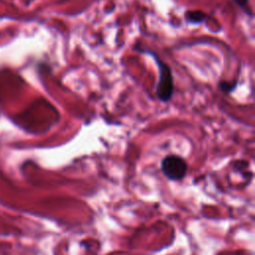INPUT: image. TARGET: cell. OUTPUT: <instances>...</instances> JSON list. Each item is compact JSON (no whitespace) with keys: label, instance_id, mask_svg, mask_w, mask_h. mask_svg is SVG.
<instances>
[{"label":"cell","instance_id":"3","mask_svg":"<svg viewBox=\"0 0 255 255\" xmlns=\"http://www.w3.org/2000/svg\"><path fill=\"white\" fill-rule=\"evenodd\" d=\"M207 18V15L202 11H187L184 14V19L187 23L190 24H199Z\"/></svg>","mask_w":255,"mask_h":255},{"label":"cell","instance_id":"1","mask_svg":"<svg viewBox=\"0 0 255 255\" xmlns=\"http://www.w3.org/2000/svg\"><path fill=\"white\" fill-rule=\"evenodd\" d=\"M137 50L143 54L149 55L153 58L157 69H158V82L156 86V96L161 102H168L172 95H173V77L171 73V69L163 62L153 51L147 50V49H140L137 48Z\"/></svg>","mask_w":255,"mask_h":255},{"label":"cell","instance_id":"5","mask_svg":"<svg viewBox=\"0 0 255 255\" xmlns=\"http://www.w3.org/2000/svg\"><path fill=\"white\" fill-rule=\"evenodd\" d=\"M234 2H235L246 14H248L250 17L253 16V13H252L251 9L249 8V2H248V0H234Z\"/></svg>","mask_w":255,"mask_h":255},{"label":"cell","instance_id":"4","mask_svg":"<svg viewBox=\"0 0 255 255\" xmlns=\"http://www.w3.org/2000/svg\"><path fill=\"white\" fill-rule=\"evenodd\" d=\"M218 87H219V89H220L223 93L229 94V93H232V92L235 90V88L237 87V81H234V82L220 81L219 84H218Z\"/></svg>","mask_w":255,"mask_h":255},{"label":"cell","instance_id":"2","mask_svg":"<svg viewBox=\"0 0 255 255\" xmlns=\"http://www.w3.org/2000/svg\"><path fill=\"white\" fill-rule=\"evenodd\" d=\"M162 173L169 180L182 179L187 171V163L184 158L177 154H168L163 157L160 163Z\"/></svg>","mask_w":255,"mask_h":255}]
</instances>
